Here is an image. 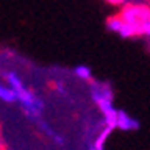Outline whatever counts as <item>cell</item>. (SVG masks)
Returning <instances> with one entry per match:
<instances>
[{
	"mask_svg": "<svg viewBox=\"0 0 150 150\" xmlns=\"http://www.w3.org/2000/svg\"><path fill=\"white\" fill-rule=\"evenodd\" d=\"M91 97H93L94 104L99 107L104 117V124L109 127H117V117H119V110L114 107V94L109 84L102 83H93L91 84Z\"/></svg>",
	"mask_w": 150,
	"mask_h": 150,
	"instance_id": "6da1fadb",
	"label": "cell"
},
{
	"mask_svg": "<svg viewBox=\"0 0 150 150\" xmlns=\"http://www.w3.org/2000/svg\"><path fill=\"white\" fill-rule=\"evenodd\" d=\"M117 15L122 18V22L129 28H132L135 36L144 35V28L150 20V5L144 2H129L122 5Z\"/></svg>",
	"mask_w": 150,
	"mask_h": 150,
	"instance_id": "7a4b0ae2",
	"label": "cell"
},
{
	"mask_svg": "<svg viewBox=\"0 0 150 150\" xmlns=\"http://www.w3.org/2000/svg\"><path fill=\"white\" fill-rule=\"evenodd\" d=\"M117 127L122 129V130H135L139 129V122H137L134 117L124 112V110H119V117H117Z\"/></svg>",
	"mask_w": 150,
	"mask_h": 150,
	"instance_id": "3957f363",
	"label": "cell"
},
{
	"mask_svg": "<svg viewBox=\"0 0 150 150\" xmlns=\"http://www.w3.org/2000/svg\"><path fill=\"white\" fill-rule=\"evenodd\" d=\"M0 99H2V102H18V94L15 89H12L8 86V84H2L0 86Z\"/></svg>",
	"mask_w": 150,
	"mask_h": 150,
	"instance_id": "277c9868",
	"label": "cell"
},
{
	"mask_svg": "<svg viewBox=\"0 0 150 150\" xmlns=\"http://www.w3.org/2000/svg\"><path fill=\"white\" fill-rule=\"evenodd\" d=\"M107 28H109L110 31H114V33H117V35H122V31H124V22H122V18L119 17V15H112V17L107 18V22H106Z\"/></svg>",
	"mask_w": 150,
	"mask_h": 150,
	"instance_id": "5b68a950",
	"label": "cell"
},
{
	"mask_svg": "<svg viewBox=\"0 0 150 150\" xmlns=\"http://www.w3.org/2000/svg\"><path fill=\"white\" fill-rule=\"evenodd\" d=\"M76 78H79L83 81H91L93 79V73H91V68L89 66H84V64H78V66L73 69Z\"/></svg>",
	"mask_w": 150,
	"mask_h": 150,
	"instance_id": "8992f818",
	"label": "cell"
},
{
	"mask_svg": "<svg viewBox=\"0 0 150 150\" xmlns=\"http://www.w3.org/2000/svg\"><path fill=\"white\" fill-rule=\"evenodd\" d=\"M107 2H110V4H114V5H119V4H124V0H107Z\"/></svg>",
	"mask_w": 150,
	"mask_h": 150,
	"instance_id": "52a82bcc",
	"label": "cell"
},
{
	"mask_svg": "<svg viewBox=\"0 0 150 150\" xmlns=\"http://www.w3.org/2000/svg\"><path fill=\"white\" fill-rule=\"evenodd\" d=\"M149 46H150V43H149Z\"/></svg>",
	"mask_w": 150,
	"mask_h": 150,
	"instance_id": "ba28073f",
	"label": "cell"
}]
</instances>
